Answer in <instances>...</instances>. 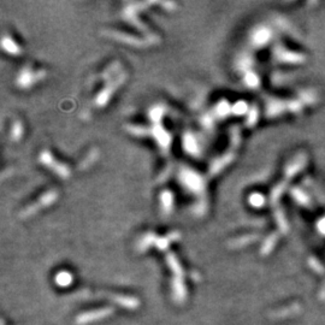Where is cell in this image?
Returning a JSON list of instances; mask_svg holds the SVG:
<instances>
[{
    "label": "cell",
    "mask_w": 325,
    "mask_h": 325,
    "mask_svg": "<svg viewBox=\"0 0 325 325\" xmlns=\"http://www.w3.org/2000/svg\"><path fill=\"white\" fill-rule=\"evenodd\" d=\"M57 279H58V281H57L59 284L66 285V284L70 283L71 277H70V275H69V274H64V272H63V274H62L59 277H57Z\"/></svg>",
    "instance_id": "cell-1"
}]
</instances>
